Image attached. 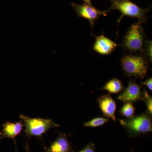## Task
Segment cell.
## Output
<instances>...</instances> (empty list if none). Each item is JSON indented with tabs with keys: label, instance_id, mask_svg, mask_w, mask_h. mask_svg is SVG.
I'll use <instances>...</instances> for the list:
<instances>
[{
	"label": "cell",
	"instance_id": "cell-1",
	"mask_svg": "<svg viewBox=\"0 0 152 152\" xmlns=\"http://www.w3.org/2000/svg\"><path fill=\"white\" fill-rule=\"evenodd\" d=\"M148 61L142 54L131 53L125 55L121 60V64L126 75L144 78L147 75Z\"/></svg>",
	"mask_w": 152,
	"mask_h": 152
},
{
	"label": "cell",
	"instance_id": "cell-2",
	"mask_svg": "<svg viewBox=\"0 0 152 152\" xmlns=\"http://www.w3.org/2000/svg\"><path fill=\"white\" fill-rule=\"evenodd\" d=\"M146 36L141 24L138 22L133 24L129 28L123 39L121 46L125 50L132 54H143Z\"/></svg>",
	"mask_w": 152,
	"mask_h": 152
},
{
	"label": "cell",
	"instance_id": "cell-3",
	"mask_svg": "<svg viewBox=\"0 0 152 152\" xmlns=\"http://www.w3.org/2000/svg\"><path fill=\"white\" fill-rule=\"evenodd\" d=\"M119 121L131 137H137L152 131V116L147 112Z\"/></svg>",
	"mask_w": 152,
	"mask_h": 152
},
{
	"label": "cell",
	"instance_id": "cell-4",
	"mask_svg": "<svg viewBox=\"0 0 152 152\" xmlns=\"http://www.w3.org/2000/svg\"><path fill=\"white\" fill-rule=\"evenodd\" d=\"M112 3L111 7L109 11L116 10L121 13L118 21V24L121 20L123 17L126 16L132 18H137L139 23H145L147 21V14L150 9H144L130 1H119L117 0H109Z\"/></svg>",
	"mask_w": 152,
	"mask_h": 152
},
{
	"label": "cell",
	"instance_id": "cell-5",
	"mask_svg": "<svg viewBox=\"0 0 152 152\" xmlns=\"http://www.w3.org/2000/svg\"><path fill=\"white\" fill-rule=\"evenodd\" d=\"M26 129V135L41 138L43 135L51 128L59 126L50 119L31 118L23 115H20Z\"/></svg>",
	"mask_w": 152,
	"mask_h": 152
},
{
	"label": "cell",
	"instance_id": "cell-6",
	"mask_svg": "<svg viewBox=\"0 0 152 152\" xmlns=\"http://www.w3.org/2000/svg\"><path fill=\"white\" fill-rule=\"evenodd\" d=\"M71 6L75 11L78 16L87 19L89 22L92 28L91 34L95 21L101 16H107V13L110 12L109 10L101 11L96 8L94 6L86 4L80 5L72 3Z\"/></svg>",
	"mask_w": 152,
	"mask_h": 152
},
{
	"label": "cell",
	"instance_id": "cell-7",
	"mask_svg": "<svg viewBox=\"0 0 152 152\" xmlns=\"http://www.w3.org/2000/svg\"><path fill=\"white\" fill-rule=\"evenodd\" d=\"M142 87L137 84L134 80L129 81L127 87L124 89L119 95L116 97L117 99L124 103H135L141 100L142 96Z\"/></svg>",
	"mask_w": 152,
	"mask_h": 152
},
{
	"label": "cell",
	"instance_id": "cell-8",
	"mask_svg": "<svg viewBox=\"0 0 152 152\" xmlns=\"http://www.w3.org/2000/svg\"><path fill=\"white\" fill-rule=\"evenodd\" d=\"M92 35L96 37L93 49L99 54L102 56L111 54L119 46L114 41L106 37L104 34L99 36Z\"/></svg>",
	"mask_w": 152,
	"mask_h": 152
},
{
	"label": "cell",
	"instance_id": "cell-9",
	"mask_svg": "<svg viewBox=\"0 0 152 152\" xmlns=\"http://www.w3.org/2000/svg\"><path fill=\"white\" fill-rule=\"evenodd\" d=\"M100 109L104 116L116 121L115 112L117 105L110 94L104 95L98 99Z\"/></svg>",
	"mask_w": 152,
	"mask_h": 152
},
{
	"label": "cell",
	"instance_id": "cell-10",
	"mask_svg": "<svg viewBox=\"0 0 152 152\" xmlns=\"http://www.w3.org/2000/svg\"><path fill=\"white\" fill-rule=\"evenodd\" d=\"M68 137L64 133H60L56 140L49 148H45V152H71L72 150V144Z\"/></svg>",
	"mask_w": 152,
	"mask_h": 152
},
{
	"label": "cell",
	"instance_id": "cell-11",
	"mask_svg": "<svg viewBox=\"0 0 152 152\" xmlns=\"http://www.w3.org/2000/svg\"><path fill=\"white\" fill-rule=\"evenodd\" d=\"M23 126L22 121L16 123L6 122L4 123L2 125L3 133L1 138L7 137L15 141L16 137L21 132Z\"/></svg>",
	"mask_w": 152,
	"mask_h": 152
},
{
	"label": "cell",
	"instance_id": "cell-12",
	"mask_svg": "<svg viewBox=\"0 0 152 152\" xmlns=\"http://www.w3.org/2000/svg\"><path fill=\"white\" fill-rule=\"evenodd\" d=\"M124 89L122 82L117 78L111 79L106 83L104 86L101 88L107 91L110 94H118Z\"/></svg>",
	"mask_w": 152,
	"mask_h": 152
},
{
	"label": "cell",
	"instance_id": "cell-13",
	"mask_svg": "<svg viewBox=\"0 0 152 152\" xmlns=\"http://www.w3.org/2000/svg\"><path fill=\"white\" fill-rule=\"evenodd\" d=\"M135 110L134 106L132 102H126L122 107L119 112L121 115L128 118L134 116Z\"/></svg>",
	"mask_w": 152,
	"mask_h": 152
},
{
	"label": "cell",
	"instance_id": "cell-14",
	"mask_svg": "<svg viewBox=\"0 0 152 152\" xmlns=\"http://www.w3.org/2000/svg\"><path fill=\"white\" fill-rule=\"evenodd\" d=\"M110 119L104 117H97L90 120L84 124V126L86 127H97L100 126L107 123Z\"/></svg>",
	"mask_w": 152,
	"mask_h": 152
},
{
	"label": "cell",
	"instance_id": "cell-15",
	"mask_svg": "<svg viewBox=\"0 0 152 152\" xmlns=\"http://www.w3.org/2000/svg\"><path fill=\"white\" fill-rule=\"evenodd\" d=\"M142 101L145 103L147 106V113L152 116V97L148 93L146 90L142 91Z\"/></svg>",
	"mask_w": 152,
	"mask_h": 152
},
{
	"label": "cell",
	"instance_id": "cell-16",
	"mask_svg": "<svg viewBox=\"0 0 152 152\" xmlns=\"http://www.w3.org/2000/svg\"><path fill=\"white\" fill-rule=\"evenodd\" d=\"M142 54L145 55L150 62H152V41L147 39Z\"/></svg>",
	"mask_w": 152,
	"mask_h": 152
},
{
	"label": "cell",
	"instance_id": "cell-17",
	"mask_svg": "<svg viewBox=\"0 0 152 152\" xmlns=\"http://www.w3.org/2000/svg\"><path fill=\"white\" fill-rule=\"evenodd\" d=\"M95 145L92 142H90L81 151L78 152H75L73 150H72L71 152H95Z\"/></svg>",
	"mask_w": 152,
	"mask_h": 152
},
{
	"label": "cell",
	"instance_id": "cell-18",
	"mask_svg": "<svg viewBox=\"0 0 152 152\" xmlns=\"http://www.w3.org/2000/svg\"><path fill=\"white\" fill-rule=\"evenodd\" d=\"M141 84L145 85L150 91H152V78L151 77L147 79L145 82L141 83Z\"/></svg>",
	"mask_w": 152,
	"mask_h": 152
},
{
	"label": "cell",
	"instance_id": "cell-19",
	"mask_svg": "<svg viewBox=\"0 0 152 152\" xmlns=\"http://www.w3.org/2000/svg\"><path fill=\"white\" fill-rule=\"evenodd\" d=\"M84 4L90 5L93 6L92 4L91 0H83Z\"/></svg>",
	"mask_w": 152,
	"mask_h": 152
},
{
	"label": "cell",
	"instance_id": "cell-20",
	"mask_svg": "<svg viewBox=\"0 0 152 152\" xmlns=\"http://www.w3.org/2000/svg\"><path fill=\"white\" fill-rule=\"evenodd\" d=\"M117 1H129V0H117Z\"/></svg>",
	"mask_w": 152,
	"mask_h": 152
},
{
	"label": "cell",
	"instance_id": "cell-21",
	"mask_svg": "<svg viewBox=\"0 0 152 152\" xmlns=\"http://www.w3.org/2000/svg\"><path fill=\"white\" fill-rule=\"evenodd\" d=\"M2 135V133L1 132H0V137H1V136ZM0 139H1V138H0Z\"/></svg>",
	"mask_w": 152,
	"mask_h": 152
},
{
	"label": "cell",
	"instance_id": "cell-22",
	"mask_svg": "<svg viewBox=\"0 0 152 152\" xmlns=\"http://www.w3.org/2000/svg\"></svg>",
	"mask_w": 152,
	"mask_h": 152
}]
</instances>
